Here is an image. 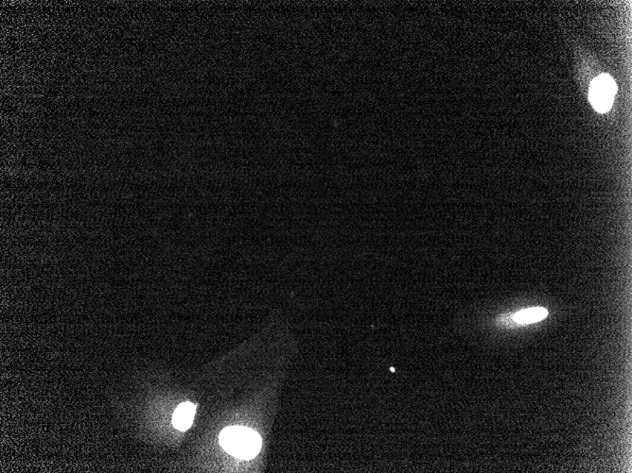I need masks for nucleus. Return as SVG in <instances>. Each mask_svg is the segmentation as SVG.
Returning <instances> with one entry per match:
<instances>
[{"instance_id": "2", "label": "nucleus", "mask_w": 632, "mask_h": 473, "mask_svg": "<svg viewBox=\"0 0 632 473\" xmlns=\"http://www.w3.org/2000/svg\"><path fill=\"white\" fill-rule=\"evenodd\" d=\"M616 93V85L610 75L602 74L591 83L590 100L599 112H606L613 105Z\"/></svg>"}, {"instance_id": "4", "label": "nucleus", "mask_w": 632, "mask_h": 473, "mask_svg": "<svg viewBox=\"0 0 632 473\" xmlns=\"http://www.w3.org/2000/svg\"><path fill=\"white\" fill-rule=\"evenodd\" d=\"M547 316L548 311L545 308L537 307L519 311L510 317H512V321L518 323V324H530V323L541 321Z\"/></svg>"}, {"instance_id": "1", "label": "nucleus", "mask_w": 632, "mask_h": 473, "mask_svg": "<svg viewBox=\"0 0 632 473\" xmlns=\"http://www.w3.org/2000/svg\"><path fill=\"white\" fill-rule=\"evenodd\" d=\"M220 444L233 457L247 460L259 454L261 438L253 430L232 426L222 431Z\"/></svg>"}, {"instance_id": "3", "label": "nucleus", "mask_w": 632, "mask_h": 473, "mask_svg": "<svg viewBox=\"0 0 632 473\" xmlns=\"http://www.w3.org/2000/svg\"><path fill=\"white\" fill-rule=\"evenodd\" d=\"M195 416V406L192 403H183L176 408L172 424L179 431H186L192 426Z\"/></svg>"}]
</instances>
